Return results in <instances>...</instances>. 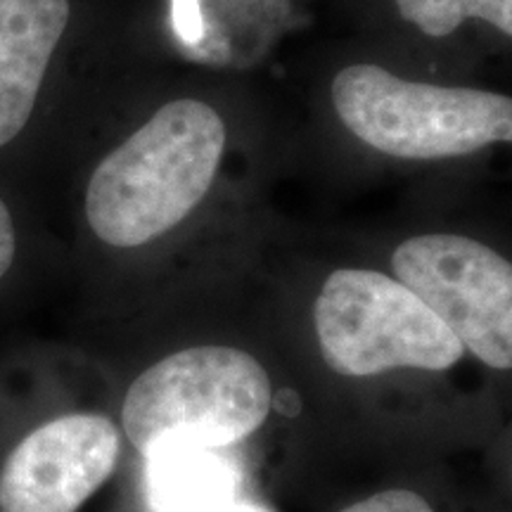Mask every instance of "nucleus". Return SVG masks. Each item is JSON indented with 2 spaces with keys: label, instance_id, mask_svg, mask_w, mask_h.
Returning <instances> with one entry per match:
<instances>
[{
  "label": "nucleus",
  "instance_id": "nucleus-9",
  "mask_svg": "<svg viewBox=\"0 0 512 512\" xmlns=\"http://www.w3.org/2000/svg\"><path fill=\"white\" fill-rule=\"evenodd\" d=\"M401 17L422 34L441 38L453 34L465 19L477 17L512 34V0H394Z\"/></svg>",
  "mask_w": 512,
  "mask_h": 512
},
{
  "label": "nucleus",
  "instance_id": "nucleus-7",
  "mask_svg": "<svg viewBox=\"0 0 512 512\" xmlns=\"http://www.w3.org/2000/svg\"><path fill=\"white\" fill-rule=\"evenodd\" d=\"M67 22L69 0H0V147L27 126Z\"/></svg>",
  "mask_w": 512,
  "mask_h": 512
},
{
  "label": "nucleus",
  "instance_id": "nucleus-11",
  "mask_svg": "<svg viewBox=\"0 0 512 512\" xmlns=\"http://www.w3.org/2000/svg\"><path fill=\"white\" fill-rule=\"evenodd\" d=\"M342 512H434L425 498L413 494V491H380V494L366 498V501L351 505Z\"/></svg>",
  "mask_w": 512,
  "mask_h": 512
},
{
  "label": "nucleus",
  "instance_id": "nucleus-8",
  "mask_svg": "<svg viewBox=\"0 0 512 512\" xmlns=\"http://www.w3.org/2000/svg\"><path fill=\"white\" fill-rule=\"evenodd\" d=\"M152 512H214L238 501L240 465L221 448L166 444L145 456Z\"/></svg>",
  "mask_w": 512,
  "mask_h": 512
},
{
  "label": "nucleus",
  "instance_id": "nucleus-2",
  "mask_svg": "<svg viewBox=\"0 0 512 512\" xmlns=\"http://www.w3.org/2000/svg\"><path fill=\"white\" fill-rule=\"evenodd\" d=\"M271 403V377L252 354L192 347L157 361L128 387L121 422L143 456L166 444L226 448L259 430Z\"/></svg>",
  "mask_w": 512,
  "mask_h": 512
},
{
  "label": "nucleus",
  "instance_id": "nucleus-10",
  "mask_svg": "<svg viewBox=\"0 0 512 512\" xmlns=\"http://www.w3.org/2000/svg\"><path fill=\"white\" fill-rule=\"evenodd\" d=\"M171 19H174V31L178 41L185 48L200 50L202 43L207 41L200 0H171Z\"/></svg>",
  "mask_w": 512,
  "mask_h": 512
},
{
  "label": "nucleus",
  "instance_id": "nucleus-3",
  "mask_svg": "<svg viewBox=\"0 0 512 512\" xmlns=\"http://www.w3.org/2000/svg\"><path fill=\"white\" fill-rule=\"evenodd\" d=\"M332 105L358 140L389 157H460L512 138L508 95L406 81L375 64L342 69Z\"/></svg>",
  "mask_w": 512,
  "mask_h": 512
},
{
  "label": "nucleus",
  "instance_id": "nucleus-1",
  "mask_svg": "<svg viewBox=\"0 0 512 512\" xmlns=\"http://www.w3.org/2000/svg\"><path fill=\"white\" fill-rule=\"evenodd\" d=\"M226 147L221 114L200 100L155 112L95 169L86 219L112 247H140L176 228L214 183Z\"/></svg>",
  "mask_w": 512,
  "mask_h": 512
},
{
  "label": "nucleus",
  "instance_id": "nucleus-12",
  "mask_svg": "<svg viewBox=\"0 0 512 512\" xmlns=\"http://www.w3.org/2000/svg\"><path fill=\"white\" fill-rule=\"evenodd\" d=\"M15 249V223H12V216L8 207H5V202L0 200V278L10 271L12 261H15Z\"/></svg>",
  "mask_w": 512,
  "mask_h": 512
},
{
  "label": "nucleus",
  "instance_id": "nucleus-6",
  "mask_svg": "<svg viewBox=\"0 0 512 512\" xmlns=\"http://www.w3.org/2000/svg\"><path fill=\"white\" fill-rule=\"evenodd\" d=\"M121 434L98 413H69L36 427L0 470V512H76L110 479Z\"/></svg>",
  "mask_w": 512,
  "mask_h": 512
},
{
  "label": "nucleus",
  "instance_id": "nucleus-13",
  "mask_svg": "<svg viewBox=\"0 0 512 512\" xmlns=\"http://www.w3.org/2000/svg\"><path fill=\"white\" fill-rule=\"evenodd\" d=\"M214 512H268V510L259 508V505H252V503H240V501H233V503L223 505V508L214 510Z\"/></svg>",
  "mask_w": 512,
  "mask_h": 512
},
{
  "label": "nucleus",
  "instance_id": "nucleus-5",
  "mask_svg": "<svg viewBox=\"0 0 512 512\" xmlns=\"http://www.w3.org/2000/svg\"><path fill=\"white\" fill-rule=\"evenodd\" d=\"M396 280L467 351L496 370L512 368V266L463 235H418L392 254Z\"/></svg>",
  "mask_w": 512,
  "mask_h": 512
},
{
  "label": "nucleus",
  "instance_id": "nucleus-4",
  "mask_svg": "<svg viewBox=\"0 0 512 512\" xmlns=\"http://www.w3.org/2000/svg\"><path fill=\"white\" fill-rule=\"evenodd\" d=\"M313 323L325 363L339 375L453 368L465 347L415 294L389 275L339 268L325 280Z\"/></svg>",
  "mask_w": 512,
  "mask_h": 512
}]
</instances>
